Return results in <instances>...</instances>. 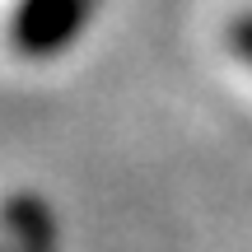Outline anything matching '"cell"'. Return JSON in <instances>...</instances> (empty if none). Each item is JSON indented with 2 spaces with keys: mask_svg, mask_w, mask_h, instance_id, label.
I'll return each mask as SVG.
<instances>
[{
  "mask_svg": "<svg viewBox=\"0 0 252 252\" xmlns=\"http://www.w3.org/2000/svg\"><path fill=\"white\" fill-rule=\"evenodd\" d=\"M89 0H14L9 42L24 56H52L80 33Z\"/></svg>",
  "mask_w": 252,
  "mask_h": 252,
  "instance_id": "1",
  "label": "cell"
},
{
  "mask_svg": "<svg viewBox=\"0 0 252 252\" xmlns=\"http://www.w3.org/2000/svg\"><path fill=\"white\" fill-rule=\"evenodd\" d=\"M234 47H238V52H243L248 61H252V14L234 24Z\"/></svg>",
  "mask_w": 252,
  "mask_h": 252,
  "instance_id": "2",
  "label": "cell"
}]
</instances>
